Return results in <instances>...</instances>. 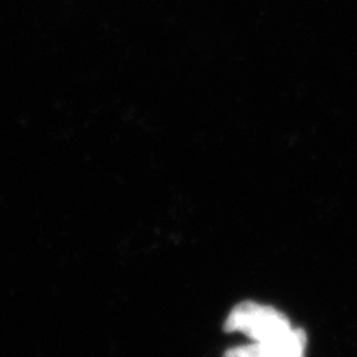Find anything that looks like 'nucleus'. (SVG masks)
Wrapping results in <instances>:
<instances>
[{
	"label": "nucleus",
	"instance_id": "obj_1",
	"mask_svg": "<svg viewBox=\"0 0 357 357\" xmlns=\"http://www.w3.org/2000/svg\"><path fill=\"white\" fill-rule=\"evenodd\" d=\"M228 332H238L250 341L262 342L282 337L292 331L294 326L289 319L274 307L258 303H241L234 308L225 321Z\"/></svg>",
	"mask_w": 357,
	"mask_h": 357
},
{
	"label": "nucleus",
	"instance_id": "obj_2",
	"mask_svg": "<svg viewBox=\"0 0 357 357\" xmlns=\"http://www.w3.org/2000/svg\"><path fill=\"white\" fill-rule=\"evenodd\" d=\"M305 333L298 328H294L282 337L270 341H250L238 345V347L229 349L225 357H305Z\"/></svg>",
	"mask_w": 357,
	"mask_h": 357
}]
</instances>
